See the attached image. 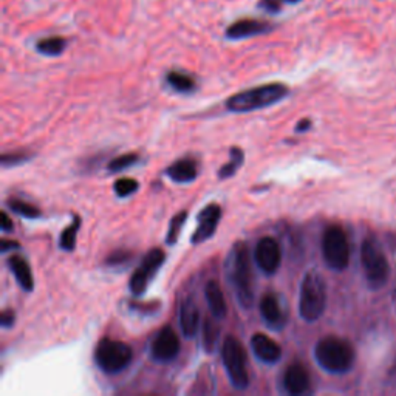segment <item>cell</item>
<instances>
[{"instance_id": "cell-1", "label": "cell", "mask_w": 396, "mask_h": 396, "mask_svg": "<svg viewBox=\"0 0 396 396\" xmlns=\"http://www.w3.org/2000/svg\"><path fill=\"white\" fill-rule=\"evenodd\" d=\"M230 279L232 288L237 294L240 305L249 310L254 303V277H252V266L248 245L237 242L232 248L230 257Z\"/></svg>"}, {"instance_id": "cell-2", "label": "cell", "mask_w": 396, "mask_h": 396, "mask_svg": "<svg viewBox=\"0 0 396 396\" xmlns=\"http://www.w3.org/2000/svg\"><path fill=\"white\" fill-rule=\"evenodd\" d=\"M288 86H285L282 82L265 84V86H259L232 95L226 101V108L234 113L254 112L259 111V108H265L281 103L283 98L288 96Z\"/></svg>"}, {"instance_id": "cell-3", "label": "cell", "mask_w": 396, "mask_h": 396, "mask_svg": "<svg viewBox=\"0 0 396 396\" xmlns=\"http://www.w3.org/2000/svg\"><path fill=\"white\" fill-rule=\"evenodd\" d=\"M315 358L325 372L342 375L350 372L355 366L356 353L349 341L336 338V336H327L316 344Z\"/></svg>"}, {"instance_id": "cell-4", "label": "cell", "mask_w": 396, "mask_h": 396, "mask_svg": "<svg viewBox=\"0 0 396 396\" xmlns=\"http://www.w3.org/2000/svg\"><path fill=\"white\" fill-rule=\"evenodd\" d=\"M327 307V286L324 277L310 271L303 277L299 296V313L303 321L316 322Z\"/></svg>"}, {"instance_id": "cell-5", "label": "cell", "mask_w": 396, "mask_h": 396, "mask_svg": "<svg viewBox=\"0 0 396 396\" xmlns=\"http://www.w3.org/2000/svg\"><path fill=\"white\" fill-rule=\"evenodd\" d=\"M361 260L368 285L376 290L383 288L389 282L390 266L381 247L373 239H367L362 243Z\"/></svg>"}, {"instance_id": "cell-6", "label": "cell", "mask_w": 396, "mask_h": 396, "mask_svg": "<svg viewBox=\"0 0 396 396\" xmlns=\"http://www.w3.org/2000/svg\"><path fill=\"white\" fill-rule=\"evenodd\" d=\"M222 359L226 373L235 389L243 390L249 385V375L247 367V351L239 339L227 336L222 347Z\"/></svg>"}, {"instance_id": "cell-7", "label": "cell", "mask_w": 396, "mask_h": 396, "mask_svg": "<svg viewBox=\"0 0 396 396\" xmlns=\"http://www.w3.org/2000/svg\"><path fill=\"white\" fill-rule=\"evenodd\" d=\"M322 254L328 268L344 271L350 264V245L347 234L338 225L328 226L322 237Z\"/></svg>"}, {"instance_id": "cell-8", "label": "cell", "mask_w": 396, "mask_h": 396, "mask_svg": "<svg viewBox=\"0 0 396 396\" xmlns=\"http://www.w3.org/2000/svg\"><path fill=\"white\" fill-rule=\"evenodd\" d=\"M132 358L130 345L121 341L103 339L98 342L95 350L96 366L106 373H120L130 364Z\"/></svg>"}, {"instance_id": "cell-9", "label": "cell", "mask_w": 396, "mask_h": 396, "mask_svg": "<svg viewBox=\"0 0 396 396\" xmlns=\"http://www.w3.org/2000/svg\"><path fill=\"white\" fill-rule=\"evenodd\" d=\"M164 259L166 254L162 248L150 249L145 256L141 265L137 268V271L133 273L129 282V288L135 298H140L146 293L150 281L154 279L158 269L163 266Z\"/></svg>"}, {"instance_id": "cell-10", "label": "cell", "mask_w": 396, "mask_h": 396, "mask_svg": "<svg viewBox=\"0 0 396 396\" xmlns=\"http://www.w3.org/2000/svg\"><path fill=\"white\" fill-rule=\"evenodd\" d=\"M180 353V339L171 327H164L158 332L150 345V356L158 362H171Z\"/></svg>"}, {"instance_id": "cell-11", "label": "cell", "mask_w": 396, "mask_h": 396, "mask_svg": "<svg viewBox=\"0 0 396 396\" xmlns=\"http://www.w3.org/2000/svg\"><path fill=\"white\" fill-rule=\"evenodd\" d=\"M256 262L265 274H274L282 264V251L273 237L260 239L256 248Z\"/></svg>"}, {"instance_id": "cell-12", "label": "cell", "mask_w": 396, "mask_h": 396, "mask_svg": "<svg viewBox=\"0 0 396 396\" xmlns=\"http://www.w3.org/2000/svg\"><path fill=\"white\" fill-rule=\"evenodd\" d=\"M220 218H222V208L215 203H210L206 208L201 209V213L197 217L198 226H197L196 232H193L192 240H191L193 245H197V243H203L213 237L217 231V226H218V222H220Z\"/></svg>"}, {"instance_id": "cell-13", "label": "cell", "mask_w": 396, "mask_h": 396, "mask_svg": "<svg viewBox=\"0 0 396 396\" xmlns=\"http://www.w3.org/2000/svg\"><path fill=\"white\" fill-rule=\"evenodd\" d=\"M273 25L265 21L259 19H240L232 22L230 27L226 28L225 35L231 40H240V39H249L260 35H266V33L273 31Z\"/></svg>"}, {"instance_id": "cell-14", "label": "cell", "mask_w": 396, "mask_h": 396, "mask_svg": "<svg viewBox=\"0 0 396 396\" xmlns=\"http://www.w3.org/2000/svg\"><path fill=\"white\" fill-rule=\"evenodd\" d=\"M251 349L254 351L256 358L265 362V364H276V362H279L282 358L281 345L269 338V336L262 333L252 336Z\"/></svg>"}, {"instance_id": "cell-15", "label": "cell", "mask_w": 396, "mask_h": 396, "mask_svg": "<svg viewBox=\"0 0 396 396\" xmlns=\"http://www.w3.org/2000/svg\"><path fill=\"white\" fill-rule=\"evenodd\" d=\"M260 315H262L265 324L274 330H281L286 324L281 300L273 293H266L260 300Z\"/></svg>"}, {"instance_id": "cell-16", "label": "cell", "mask_w": 396, "mask_h": 396, "mask_svg": "<svg viewBox=\"0 0 396 396\" xmlns=\"http://www.w3.org/2000/svg\"><path fill=\"white\" fill-rule=\"evenodd\" d=\"M285 390L290 395H303L310 390V376L307 368L299 362H294L286 368L283 376Z\"/></svg>"}, {"instance_id": "cell-17", "label": "cell", "mask_w": 396, "mask_h": 396, "mask_svg": "<svg viewBox=\"0 0 396 396\" xmlns=\"http://www.w3.org/2000/svg\"><path fill=\"white\" fill-rule=\"evenodd\" d=\"M166 175L175 183L186 184L197 180L198 176V164L192 158H181L175 162L166 169Z\"/></svg>"}, {"instance_id": "cell-18", "label": "cell", "mask_w": 396, "mask_h": 396, "mask_svg": "<svg viewBox=\"0 0 396 396\" xmlns=\"http://www.w3.org/2000/svg\"><path fill=\"white\" fill-rule=\"evenodd\" d=\"M198 325H200L198 307L191 298L184 299L180 308V327L183 334L186 336V338L192 339L198 332Z\"/></svg>"}, {"instance_id": "cell-19", "label": "cell", "mask_w": 396, "mask_h": 396, "mask_svg": "<svg viewBox=\"0 0 396 396\" xmlns=\"http://www.w3.org/2000/svg\"><path fill=\"white\" fill-rule=\"evenodd\" d=\"M205 296L208 300V305L210 313L218 321H222V319L226 317L227 315V305H226V300L223 296V291L220 288V285L215 281H210L206 285V290H205Z\"/></svg>"}, {"instance_id": "cell-20", "label": "cell", "mask_w": 396, "mask_h": 396, "mask_svg": "<svg viewBox=\"0 0 396 396\" xmlns=\"http://www.w3.org/2000/svg\"><path fill=\"white\" fill-rule=\"evenodd\" d=\"M8 266H10L16 281L22 286V290L33 291V288H35V279H33L31 268L27 260L21 256H11L8 259Z\"/></svg>"}, {"instance_id": "cell-21", "label": "cell", "mask_w": 396, "mask_h": 396, "mask_svg": "<svg viewBox=\"0 0 396 396\" xmlns=\"http://www.w3.org/2000/svg\"><path fill=\"white\" fill-rule=\"evenodd\" d=\"M166 82L179 94H191L197 89V82L191 74L172 70L166 74Z\"/></svg>"}, {"instance_id": "cell-22", "label": "cell", "mask_w": 396, "mask_h": 396, "mask_svg": "<svg viewBox=\"0 0 396 396\" xmlns=\"http://www.w3.org/2000/svg\"><path fill=\"white\" fill-rule=\"evenodd\" d=\"M67 48V39L62 36H50L36 42V50L44 56H61Z\"/></svg>"}, {"instance_id": "cell-23", "label": "cell", "mask_w": 396, "mask_h": 396, "mask_svg": "<svg viewBox=\"0 0 396 396\" xmlns=\"http://www.w3.org/2000/svg\"><path fill=\"white\" fill-rule=\"evenodd\" d=\"M243 162H245V154H243V150L240 147H232L230 163L220 167V171H218V179H222V180L231 179V176L237 174Z\"/></svg>"}, {"instance_id": "cell-24", "label": "cell", "mask_w": 396, "mask_h": 396, "mask_svg": "<svg viewBox=\"0 0 396 396\" xmlns=\"http://www.w3.org/2000/svg\"><path fill=\"white\" fill-rule=\"evenodd\" d=\"M81 227V218L78 215L73 217V222L70 226H67L61 234V240H59V247L64 251H73L76 247V235Z\"/></svg>"}, {"instance_id": "cell-25", "label": "cell", "mask_w": 396, "mask_h": 396, "mask_svg": "<svg viewBox=\"0 0 396 396\" xmlns=\"http://www.w3.org/2000/svg\"><path fill=\"white\" fill-rule=\"evenodd\" d=\"M218 339H220V328H218V325L214 321H210V319L208 317L206 321H205V325H203V345H205V350L208 353L209 351H214L215 347H217Z\"/></svg>"}, {"instance_id": "cell-26", "label": "cell", "mask_w": 396, "mask_h": 396, "mask_svg": "<svg viewBox=\"0 0 396 396\" xmlns=\"http://www.w3.org/2000/svg\"><path fill=\"white\" fill-rule=\"evenodd\" d=\"M6 206L10 208L13 213L19 214L21 217H25V218H38V217H40V210L36 206H33L30 203H25V201L18 200V198H10V200H8L6 201Z\"/></svg>"}, {"instance_id": "cell-27", "label": "cell", "mask_w": 396, "mask_h": 396, "mask_svg": "<svg viewBox=\"0 0 396 396\" xmlns=\"http://www.w3.org/2000/svg\"><path fill=\"white\" fill-rule=\"evenodd\" d=\"M186 220H188V210H181L180 214H176L172 218L169 225V231H167V239H166L167 245H174V243H176Z\"/></svg>"}, {"instance_id": "cell-28", "label": "cell", "mask_w": 396, "mask_h": 396, "mask_svg": "<svg viewBox=\"0 0 396 396\" xmlns=\"http://www.w3.org/2000/svg\"><path fill=\"white\" fill-rule=\"evenodd\" d=\"M138 188H140L138 181L133 179H128V176L116 180L113 184V191L120 198H128V197L133 196V193L138 191Z\"/></svg>"}, {"instance_id": "cell-29", "label": "cell", "mask_w": 396, "mask_h": 396, "mask_svg": "<svg viewBox=\"0 0 396 396\" xmlns=\"http://www.w3.org/2000/svg\"><path fill=\"white\" fill-rule=\"evenodd\" d=\"M138 159H140V157L137 154H124V155L113 158L112 162L108 163L107 169L111 172H121L124 169H129L130 166L137 164Z\"/></svg>"}, {"instance_id": "cell-30", "label": "cell", "mask_w": 396, "mask_h": 396, "mask_svg": "<svg viewBox=\"0 0 396 396\" xmlns=\"http://www.w3.org/2000/svg\"><path fill=\"white\" fill-rule=\"evenodd\" d=\"M132 260H133V252L125 249H118L106 259V265L108 268H125Z\"/></svg>"}, {"instance_id": "cell-31", "label": "cell", "mask_w": 396, "mask_h": 396, "mask_svg": "<svg viewBox=\"0 0 396 396\" xmlns=\"http://www.w3.org/2000/svg\"><path fill=\"white\" fill-rule=\"evenodd\" d=\"M28 159L30 155L21 152V154H4L2 158H0V162H2L4 167H11V166H18L21 163H27Z\"/></svg>"}, {"instance_id": "cell-32", "label": "cell", "mask_w": 396, "mask_h": 396, "mask_svg": "<svg viewBox=\"0 0 396 396\" xmlns=\"http://www.w3.org/2000/svg\"><path fill=\"white\" fill-rule=\"evenodd\" d=\"M282 0H259V10H262L268 14H277L282 11Z\"/></svg>"}, {"instance_id": "cell-33", "label": "cell", "mask_w": 396, "mask_h": 396, "mask_svg": "<svg viewBox=\"0 0 396 396\" xmlns=\"http://www.w3.org/2000/svg\"><path fill=\"white\" fill-rule=\"evenodd\" d=\"M14 319L16 315L13 310H4L2 315H0V324H2L4 328H10L14 325Z\"/></svg>"}, {"instance_id": "cell-34", "label": "cell", "mask_w": 396, "mask_h": 396, "mask_svg": "<svg viewBox=\"0 0 396 396\" xmlns=\"http://www.w3.org/2000/svg\"><path fill=\"white\" fill-rule=\"evenodd\" d=\"M0 220H2V223H0V227H2L4 232H11L14 230L13 222L10 220V217H8L5 210H2V214H0Z\"/></svg>"}, {"instance_id": "cell-35", "label": "cell", "mask_w": 396, "mask_h": 396, "mask_svg": "<svg viewBox=\"0 0 396 396\" xmlns=\"http://www.w3.org/2000/svg\"><path fill=\"white\" fill-rule=\"evenodd\" d=\"M310 129H311V121H310V120H302V121H299L298 125H296V132H299V133L307 132V130H310Z\"/></svg>"}, {"instance_id": "cell-36", "label": "cell", "mask_w": 396, "mask_h": 396, "mask_svg": "<svg viewBox=\"0 0 396 396\" xmlns=\"http://www.w3.org/2000/svg\"><path fill=\"white\" fill-rule=\"evenodd\" d=\"M13 248H19V243L16 242H10V240H2V251H8V249H13Z\"/></svg>"}, {"instance_id": "cell-37", "label": "cell", "mask_w": 396, "mask_h": 396, "mask_svg": "<svg viewBox=\"0 0 396 396\" xmlns=\"http://www.w3.org/2000/svg\"><path fill=\"white\" fill-rule=\"evenodd\" d=\"M283 4H288V5H293V4H299L300 0H282Z\"/></svg>"}, {"instance_id": "cell-38", "label": "cell", "mask_w": 396, "mask_h": 396, "mask_svg": "<svg viewBox=\"0 0 396 396\" xmlns=\"http://www.w3.org/2000/svg\"><path fill=\"white\" fill-rule=\"evenodd\" d=\"M392 300H393V305H395V308H396V290H395L393 294H392Z\"/></svg>"}]
</instances>
